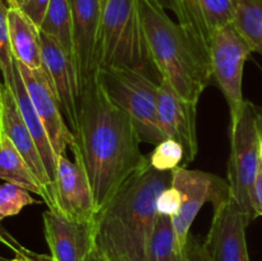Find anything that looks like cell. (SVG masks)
<instances>
[{"label": "cell", "mask_w": 262, "mask_h": 261, "mask_svg": "<svg viewBox=\"0 0 262 261\" xmlns=\"http://www.w3.org/2000/svg\"><path fill=\"white\" fill-rule=\"evenodd\" d=\"M73 133L71 150L86 171L97 212L150 161L132 119L105 94L96 72L81 87Z\"/></svg>", "instance_id": "6da1fadb"}, {"label": "cell", "mask_w": 262, "mask_h": 261, "mask_svg": "<svg viewBox=\"0 0 262 261\" xmlns=\"http://www.w3.org/2000/svg\"><path fill=\"white\" fill-rule=\"evenodd\" d=\"M173 171L148 164L130 177L95 215V245L109 260L128 257L147 261L148 246L159 219L156 204L171 186Z\"/></svg>", "instance_id": "7a4b0ae2"}, {"label": "cell", "mask_w": 262, "mask_h": 261, "mask_svg": "<svg viewBox=\"0 0 262 261\" xmlns=\"http://www.w3.org/2000/svg\"><path fill=\"white\" fill-rule=\"evenodd\" d=\"M141 15L155 66L179 96L197 104L212 82L210 59L152 0H140Z\"/></svg>", "instance_id": "3957f363"}, {"label": "cell", "mask_w": 262, "mask_h": 261, "mask_svg": "<svg viewBox=\"0 0 262 261\" xmlns=\"http://www.w3.org/2000/svg\"><path fill=\"white\" fill-rule=\"evenodd\" d=\"M128 68L160 84L163 81L151 55L140 0H106L102 5L97 69Z\"/></svg>", "instance_id": "277c9868"}, {"label": "cell", "mask_w": 262, "mask_h": 261, "mask_svg": "<svg viewBox=\"0 0 262 261\" xmlns=\"http://www.w3.org/2000/svg\"><path fill=\"white\" fill-rule=\"evenodd\" d=\"M96 77L109 99L132 119L141 141L159 145L165 140L159 124V83L128 68H99Z\"/></svg>", "instance_id": "5b68a950"}, {"label": "cell", "mask_w": 262, "mask_h": 261, "mask_svg": "<svg viewBox=\"0 0 262 261\" xmlns=\"http://www.w3.org/2000/svg\"><path fill=\"white\" fill-rule=\"evenodd\" d=\"M260 163L258 109L252 102L246 101L239 120L234 125H230L228 183L230 194L245 212L248 223L256 219L251 196Z\"/></svg>", "instance_id": "8992f818"}, {"label": "cell", "mask_w": 262, "mask_h": 261, "mask_svg": "<svg viewBox=\"0 0 262 261\" xmlns=\"http://www.w3.org/2000/svg\"><path fill=\"white\" fill-rule=\"evenodd\" d=\"M253 53L232 23L214 32L210 48L212 78L224 95L230 113V125L239 120L245 109L242 81L247 59Z\"/></svg>", "instance_id": "52a82bcc"}, {"label": "cell", "mask_w": 262, "mask_h": 261, "mask_svg": "<svg viewBox=\"0 0 262 261\" xmlns=\"http://www.w3.org/2000/svg\"><path fill=\"white\" fill-rule=\"evenodd\" d=\"M171 186L176 187L182 196L181 209L171 217V222L179 245L186 248L189 229L201 207L206 202H211L215 207L230 199V186L220 177L206 171L189 170L186 166L173 170Z\"/></svg>", "instance_id": "ba28073f"}, {"label": "cell", "mask_w": 262, "mask_h": 261, "mask_svg": "<svg viewBox=\"0 0 262 261\" xmlns=\"http://www.w3.org/2000/svg\"><path fill=\"white\" fill-rule=\"evenodd\" d=\"M15 60V59H14ZM30 99L48 132L56 158L67 153L76 143V137L61 112L58 95L50 76L43 67L31 69L15 60Z\"/></svg>", "instance_id": "9c48e42d"}, {"label": "cell", "mask_w": 262, "mask_h": 261, "mask_svg": "<svg viewBox=\"0 0 262 261\" xmlns=\"http://www.w3.org/2000/svg\"><path fill=\"white\" fill-rule=\"evenodd\" d=\"M211 227L204 242L211 261H250L246 228L250 224L233 197L214 207Z\"/></svg>", "instance_id": "30bf717a"}, {"label": "cell", "mask_w": 262, "mask_h": 261, "mask_svg": "<svg viewBox=\"0 0 262 261\" xmlns=\"http://www.w3.org/2000/svg\"><path fill=\"white\" fill-rule=\"evenodd\" d=\"M40 44L42 67L50 76L64 118L72 132H74L81 95V84L74 59L56 38L42 31H40Z\"/></svg>", "instance_id": "8fae6325"}, {"label": "cell", "mask_w": 262, "mask_h": 261, "mask_svg": "<svg viewBox=\"0 0 262 261\" xmlns=\"http://www.w3.org/2000/svg\"><path fill=\"white\" fill-rule=\"evenodd\" d=\"M43 234L53 261H86L95 245L94 222H78L59 210L42 214Z\"/></svg>", "instance_id": "7c38bea8"}, {"label": "cell", "mask_w": 262, "mask_h": 261, "mask_svg": "<svg viewBox=\"0 0 262 261\" xmlns=\"http://www.w3.org/2000/svg\"><path fill=\"white\" fill-rule=\"evenodd\" d=\"M197 104L179 96L166 79L159 84L158 117L164 137L181 143L184 148V165L194 160L199 151L196 132Z\"/></svg>", "instance_id": "4fadbf2b"}, {"label": "cell", "mask_w": 262, "mask_h": 261, "mask_svg": "<svg viewBox=\"0 0 262 261\" xmlns=\"http://www.w3.org/2000/svg\"><path fill=\"white\" fill-rule=\"evenodd\" d=\"M55 210L78 222H94V194L81 161H72L67 154L56 158Z\"/></svg>", "instance_id": "5bb4252c"}, {"label": "cell", "mask_w": 262, "mask_h": 261, "mask_svg": "<svg viewBox=\"0 0 262 261\" xmlns=\"http://www.w3.org/2000/svg\"><path fill=\"white\" fill-rule=\"evenodd\" d=\"M73 22L74 63L81 87L97 71L102 5L100 0H69Z\"/></svg>", "instance_id": "9a60e30c"}, {"label": "cell", "mask_w": 262, "mask_h": 261, "mask_svg": "<svg viewBox=\"0 0 262 261\" xmlns=\"http://www.w3.org/2000/svg\"><path fill=\"white\" fill-rule=\"evenodd\" d=\"M234 4L235 0H179L178 23L209 59L212 35L232 23Z\"/></svg>", "instance_id": "2e32d148"}, {"label": "cell", "mask_w": 262, "mask_h": 261, "mask_svg": "<svg viewBox=\"0 0 262 261\" xmlns=\"http://www.w3.org/2000/svg\"><path fill=\"white\" fill-rule=\"evenodd\" d=\"M0 101H2V130L12 141L15 148L19 151V154L23 156L36 178L38 179L41 186L48 192L51 201L49 209L55 210L53 186H51L48 173H46L45 165H43V161L37 150V146L23 120L12 87L3 82L0 84Z\"/></svg>", "instance_id": "e0dca14e"}, {"label": "cell", "mask_w": 262, "mask_h": 261, "mask_svg": "<svg viewBox=\"0 0 262 261\" xmlns=\"http://www.w3.org/2000/svg\"><path fill=\"white\" fill-rule=\"evenodd\" d=\"M13 92L15 95V100H17L18 107L22 114L23 120H25L26 125H27L28 130L32 135L33 141H35L37 150L40 153L41 159L45 165L46 173H48L49 179L51 182L54 192V200H55V177H56V155L51 146L50 138H49L48 132H46L45 127H43L42 122H41L40 117H38L37 112H36L35 106H33L32 101L30 99L27 89L25 86L20 72L18 69L17 64L14 60V81H13L12 86ZM56 209V206H55Z\"/></svg>", "instance_id": "ac0fdd59"}, {"label": "cell", "mask_w": 262, "mask_h": 261, "mask_svg": "<svg viewBox=\"0 0 262 261\" xmlns=\"http://www.w3.org/2000/svg\"><path fill=\"white\" fill-rule=\"evenodd\" d=\"M8 23L13 58L31 69L41 68L42 58L37 26L19 8L10 7L8 9Z\"/></svg>", "instance_id": "d6986e66"}, {"label": "cell", "mask_w": 262, "mask_h": 261, "mask_svg": "<svg viewBox=\"0 0 262 261\" xmlns=\"http://www.w3.org/2000/svg\"><path fill=\"white\" fill-rule=\"evenodd\" d=\"M0 179L38 194L48 207H50L51 201L48 192L41 186L23 156L3 130L0 132Z\"/></svg>", "instance_id": "ffe728a7"}, {"label": "cell", "mask_w": 262, "mask_h": 261, "mask_svg": "<svg viewBox=\"0 0 262 261\" xmlns=\"http://www.w3.org/2000/svg\"><path fill=\"white\" fill-rule=\"evenodd\" d=\"M232 25L252 51L262 55V0H235Z\"/></svg>", "instance_id": "44dd1931"}, {"label": "cell", "mask_w": 262, "mask_h": 261, "mask_svg": "<svg viewBox=\"0 0 262 261\" xmlns=\"http://www.w3.org/2000/svg\"><path fill=\"white\" fill-rule=\"evenodd\" d=\"M147 261H188L186 248L177 240L170 216L159 215L150 246Z\"/></svg>", "instance_id": "7402d4cb"}, {"label": "cell", "mask_w": 262, "mask_h": 261, "mask_svg": "<svg viewBox=\"0 0 262 261\" xmlns=\"http://www.w3.org/2000/svg\"><path fill=\"white\" fill-rule=\"evenodd\" d=\"M40 31L53 36L73 56V22L69 0H50Z\"/></svg>", "instance_id": "603a6c76"}, {"label": "cell", "mask_w": 262, "mask_h": 261, "mask_svg": "<svg viewBox=\"0 0 262 261\" xmlns=\"http://www.w3.org/2000/svg\"><path fill=\"white\" fill-rule=\"evenodd\" d=\"M33 204L37 201L23 187L9 182L0 184V222L5 217L15 216L23 207Z\"/></svg>", "instance_id": "cb8c5ba5"}, {"label": "cell", "mask_w": 262, "mask_h": 261, "mask_svg": "<svg viewBox=\"0 0 262 261\" xmlns=\"http://www.w3.org/2000/svg\"><path fill=\"white\" fill-rule=\"evenodd\" d=\"M148 161L156 170L173 171L184 165V148L177 141L165 138L148 155Z\"/></svg>", "instance_id": "d4e9b609"}, {"label": "cell", "mask_w": 262, "mask_h": 261, "mask_svg": "<svg viewBox=\"0 0 262 261\" xmlns=\"http://www.w3.org/2000/svg\"><path fill=\"white\" fill-rule=\"evenodd\" d=\"M8 9L9 7L0 0V76L4 79L3 83L12 87L14 81V58L10 48Z\"/></svg>", "instance_id": "484cf974"}, {"label": "cell", "mask_w": 262, "mask_h": 261, "mask_svg": "<svg viewBox=\"0 0 262 261\" xmlns=\"http://www.w3.org/2000/svg\"><path fill=\"white\" fill-rule=\"evenodd\" d=\"M181 192H179L176 187L170 186L161 192L160 196H159L158 199L156 207H158L159 215L173 217L174 215L179 211V209H181Z\"/></svg>", "instance_id": "4316f807"}, {"label": "cell", "mask_w": 262, "mask_h": 261, "mask_svg": "<svg viewBox=\"0 0 262 261\" xmlns=\"http://www.w3.org/2000/svg\"><path fill=\"white\" fill-rule=\"evenodd\" d=\"M50 0H26L25 4L22 5L20 10L35 23L40 30L41 23H42L43 17H45L46 9L49 7Z\"/></svg>", "instance_id": "83f0119b"}, {"label": "cell", "mask_w": 262, "mask_h": 261, "mask_svg": "<svg viewBox=\"0 0 262 261\" xmlns=\"http://www.w3.org/2000/svg\"><path fill=\"white\" fill-rule=\"evenodd\" d=\"M186 253L188 261H211L204 242L189 235L186 246Z\"/></svg>", "instance_id": "f1b7e54d"}, {"label": "cell", "mask_w": 262, "mask_h": 261, "mask_svg": "<svg viewBox=\"0 0 262 261\" xmlns=\"http://www.w3.org/2000/svg\"><path fill=\"white\" fill-rule=\"evenodd\" d=\"M251 201H252V209L255 211L256 217L262 216V163H260L257 177H256L255 184H253Z\"/></svg>", "instance_id": "f546056e"}, {"label": "cell", "mask_w": 262, "mask_h": 261, "mask_svg": "<svg viewBox=\"0 0 262 261\" xmlns=\"http://www.w3.org/2000/svg\"><path fill=\"white\" fill-rule=\"evenodd\" d=\"M152 2L160 8H163V9L173 10L176 14L179 10V0H152Z\"/></svg>", "instance_id": "4dcf8cb0"}, {"label": "cell", "mask_w": 262, "mask_h": 261, "mask_svg": "<svg viewBox=\"0 0 262 261\" xmlns=\"http://www.w3.org/2000/svg\"><path fill=\"white\" fill-rule=\"evenodd\" d=\"M86 261H109V258L106 257L104 252H102L100 248H97L96 246L94 247V250L90 252V255L87 256Z\"/></svg>", "instance_id": "1f68e13d"}, {"label": "cell", "mask_w": 262, "mask_h": 261, "mask_svg": "<svg viewBox=\"0 0 262 261\" xmlns=\"http://www.w3.org/2000/svg\"><path fill=\"white\" fill-rule=\"evenodd\" d=\"M9 261H53V260H51V257L46 258V260H35V258L30 257V256L26 253V255H18L17 257L13 258V260H9Z\"/></svg>", "instance_id": "d6a6232c"}, {"label": "cell", "mask_w": 262, "mask_h": 261, "mask_svg": "<svg viewBox=\"0 0 262 261\" xmlns=\"http://www.w3.org/2000/svg\"><path fill=\"white\" fill-rule=\"evenodd\" d=\"M26 0H7L8 3V7L10 8H22V5L25 4Z\"/></svg>", "instance_id": "836d02e7"}, {"label": "cell", "mask_w": 262, "mask_h": 261, "mask_svg": "<svg viewBox=\"0 0 262 261\" xmlns=\"http://www.w3.org/2000/svg\"><path fill=\"white\" fill-rule=\"evenodd\" d=\"M258 128H260V158L262 163V124L258 123Z\"/></svg>", "instance_id": "e575fe53"}, {"label": "cell", "mask_w": 262, "mask_h": 261, "mask_svg": "<svg viewBox=\"0 0 262 261\" xmlns=\"http://www.w3.org/2000/svg\"><path fill=\"white\" fill-rule=\"evenodd\" d=\"M109 261H135V260L128 257H118V258H114V260H109Z\"/></svg>", "instance_id": "d590c367"}, {"label": "cell", "mask_w": 262, "mask_h": 261, "mask_svg": "<svg viewBox=\"0 0 262 261\" xmlns=\"http://www.w3.org/2000/svg\"><path fill=\"white\" fill-rule=\"evenodd\" d=\"M258 123L262 124V109H258Z\"/></svg>", "instance_id": "8d00e7d4"}, {"label": "cell", "mask_w": 262, "mask_h": 261, "mask_svg": "<svg viewBox=\"0 0 262 261\" xmlns=\"http://www.w3.org/2000/svg\"><path fill=\"white\" fill-rule=\"evenodd\" d=\"M0 132H2V101H0Z\"/></svg>", "instance_id": "74e56055"}, {"label": "cell", "mask_w": 262, "mask_h": 261, "mask_svg": "<svg viewBox=\"0 0 262 261\" xmlns=\"http://www.w3.org/2000/svg\"><path fill=\"white\" fill-rule=\"evenodd\" d=\"M0 261H9V260H8V258H4V257H2V256H0Z\"/></svg>", "instance_id": "f35d334b"}, {"label": "cell", "mask_w": 262, "mask_h": 261, "mask_svg": "<svg viewBox=\"0 0 262 261\" xmlns=\"http://www.w3.org/2000/svg\"><path fill=\"white\" fill-rule=\"evenodd\" d=\"M105 2H106V0H100V3H101V5H104Z\"/></svg>", "instance_id": "ab89813d"}, {"label": "cell", "mask_w": 262, "mask_h": 261, "mask_svg": "<svg viewBox=\"0 0 262 261\" xmlns=\"http://www.w3.org/2000/svg\"><path fill=\"white\" fill-rule=\"evenodd\" d=\"M0 83H2V82H0Z\"/></svg>", "instance_id": "60d3db41"}, {"label": "cell", "mask_w": 262, "mask_h": 261, "mask_svg": "<svg viewBox=\"0 0 262 261\" xmlns=\"http://www.w3.org/2000/svg\"><path fill=\"white\" fill-rule=\"evenodd\" d=\"M0 84H2V83H0Z\"/></svg>", "instance_id": "b9f144b4"}]
</instances>
